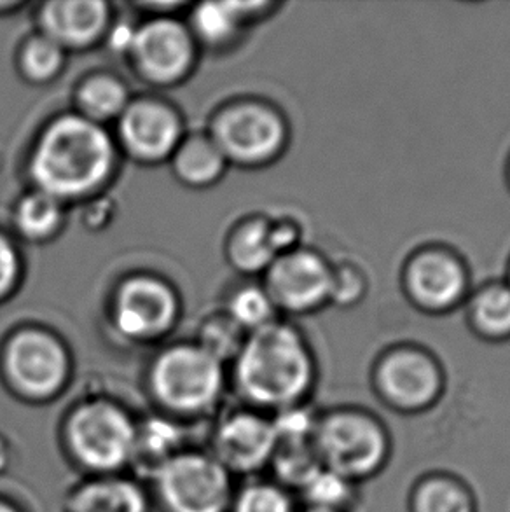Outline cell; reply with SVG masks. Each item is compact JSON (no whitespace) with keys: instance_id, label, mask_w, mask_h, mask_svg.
I'll return each mask as SVG.
<instances>
[{"instance_id":"cell-1","label":"cell","mask_w":510,"mask_h":512,"mask_svg":"<svg viewBox=\"0 0 510 512\" xmlns=\"http://www.w3.org/2000/svg\"><path fill=\"white\" fill-rule=\"evenodd\" d=\"M116 161L118 146L105 126L72 112L51 119L37 135L28 175L34 189L56 200H86L109 184Z\"/></svg>"},{"instance_id":"cell-2","label":"cell","mask_w":510,"mask_h":512,"mask_svg":"<svg viewBox=\"0 0 510 512\" xmlns=\"http://www.w3.org/2000/svg\"><path fill=\"white\" fill-rule=\"evenodd\" d=\"M235 378L249 401L264 408L301 404L317 380V359L303 331L275 320L247 334L236 353Z\"/></svg>"},{"instance_id":"cell-3","label":"cell","mask_w":510,"mask_h":512,"mask_svg":"<svg viewBox=\"0 0 510 512\" xmlns=\"http://www.w3.org/2000/svg\"><path fill=\"white\" fill-rule=\"evenodd\" d=\"M399 284L407 303L428 317H446L460 310L474 289L467 259L442 242L414 247L400 266Z\"/></svg>"},{"instance_id":"cell-4","label":"cell","mask_w":510,"mask_h":512,"mask_svg":"<svg viewBox=\"0 0 510 512\" xmlns=\"http://www.w3.org/2000/svg\"><path fill=\"white\" fill-rule=\"evenodd\" d=\"M210 139L228 163L268 167L282 158L290 142L289 121L278 107L257 98L238 100L215 114Z\"/></svg>"},{"instance_id":"cell-5","label":"cell","mask_w":510,"mask_h":512,"mask_svg":"<svg viewBox=\"0 0 510 512\" xmlns=\"http://www.w3.org/2000/svg\"><path fill=\"white\" fill-rule=\"evenodd\" d=\"M313 450L325 469L348 481L366 478L385 460V432L373 416L341 409L318 420Z\"/></svg>"},{"instance_id":"cell-6","label":"cell","mask_w":510,"mask_h":512,"mask_svg":"<svg viewBox=\"0 0 510 512\" xmlns=\"http://www.w3.org/2000/svg\"><path fill=\"white\" fill-rule=\"evenodd\" d=\"M373 385L381 399L399 411H421L439 401L446 374L441 360L411 341L386 346L373 366Z\"/></svg>"},{"instance_id":"cell-7","label":"cell","mask_w":510,"mask_h":512,"mask_svg":"<svg viewBox=\"0 0 510 512\" xmlns=\"http://www.w3.org/2000/svg\"><path fill=\"white\" fill-rule=\"evenodd\" d=\"M222 362L198 345H177L159 353L151 369L152 392L168 408L200 411L222 390Z\"/></svg>"},{"instance_id":"cell-8","label":"cell","mask_w":510,"mask_h":512,"mask_svg":"<svg viewBox=\"0 0 510 512\" xmlns=\"http://www.w3.org/2000/svg\"><path fill=\"white\" fill-rule=\"evenodd\" d=\"M331 285V259L304 245L276 257L262 282L278 313L294 317L313 315L331 305Z\"/></svg>"},{"instance_id":"cell-9","label":"cell","mask_w":510,"mask_h":512,"mask_svg":"<svg viewBox=\"0 0 510 512\" xmlns=\"http://www.w3.org/2000/svg\"><path fill=\"white\" fill-rule=\"evenodd\" d=\"M196 49L186 23L175 16H156L138 25L128 58L144 81L168 88L186 81L193 72Z\"/></svg>"},{"instance_id":"cell-10","label":"cell","mask_w":510,"mask_h":512,"mask_svg":"<svg viewBox=\"0 0 510 512\" xmlns=\"http://www.w3.org/2000/svg\"><path fill=\"white\" fill-rule=\"evenodd\" d=\"M69 439L84 464L112 471L133 458L137 427L116 404L88 402L70 418Z\"/></svg>"},{"instance_id":"cell-11","label":"cell","mask_w":510,"mask_h":512,"mask_svg":"<svg viewBox=\"0 0 510 512\" xmlns=\"http://www.w3.org/2000/svg\"><path fill=\"white\" fill-rule=\"evenodd\" d=\"M159 493L173 512H224L231 500L228 469L200 453H182L158 472Z\"/></svg>"},{"instance_id":"cell-12","label":"cell","mask_w":510,"mask_h":512,"mask_svg":"<svg viewBox=\"0 0 510 512\" xmlns=\"http://www.w3.org/2000/svg\"><path fill=\"white\" fill-rule=\"evenodd\" d=\"M7 378L21 394L48 397L69 376V353L55 334L28 327L14 333L2 352Z\"/></svg>"},{"instance_id":"cell-13","label":"cell","mask_w":510,"mask_h":512,"mask_svg":"<svg viewBox=\"0 0 510 512\" xmlns=\"http://www.w3.org/2000/svg\"><path fill=\"white\" fill-rule=\"evenodd\" d=\"M177 317V294L161 278H128L112 299V324L128 340H158L172 331Z\"/></svg>"},{"instance_id":"cell-14","label":"cell","mask_w":510,"mask_h":512,"mask_svg":"<svg viewBox=\"0 0 510 512\" xmlns=\"http://www.w3.org/2000/svg\"><path fill=\"white\" fill-rule=\"evenodd\" d=\"M116 123L119 146L131 160L144 165L170 160L184 139L179 112L158 98L131 100Z\"/></svg>"},{"instance_id":"cell-15","label":"cell","mask_w":510,"mask_h":512,"mask_svg":"<svg viewBox=\"0 0 510 512\" xmlns=\"http://www.w3.org/2000/svg\"><path fill=\"white\" fill-rule=\"evenodd\" d=\"M39 34L65 51H83L105 39L112 25L111 6L102 0H53L37 13Z\"/></svg>"},{"instance_id":"cell-16","label":"cell","mask_w":510,"mask_h":512,"mask_svg":"<svg viewBox=\"0 0 510 512\" xmlns=\"http://www.w3.org/2000/svg\"><path fill=\"white\" fill-rule=\"evenodd\" d=\"M278 450L273 423L252 413H238L224 420L217 432L219 462L238 471H254Z\"/></svg>"},{"instance_id":"cell-17","label":"cell","mask_w":510,"mask_h":512,"mask_svg":"<svg viewBox=\"0 0 510 512\" xmlns=\"http://www.w3.org/2000/svg\"><path fill=\"white\" fill-rule=\"evenodd\" d=\"M465 322L477 340L500 345L510 341V287L504 278L472 289L463 305Z\"/></svg>"},{"instance_id":"cell-18","label":"cell","mask_w":510,"mask_h":512,"mask_svg":"<svg viewBox=\"0 0 510 512\" xmlns=\"http://www.w3.org/2000/svg\"><path fill=\"white\" fill-rule=\"evenodd\" d=\"M168 161L172 163L173 175L184 186L196 189L214 186L222 179L229 165L208 133L184 137Z\"/></svg>"},{"instance_id":"cell-19","label":"cell","mask_w":510,"mask_h":512,"mask_svg":"<svg viewBox=\"0 0 510 512\" xmlns=\"http://www.w3.org/2000/svg\"><path fill=\"white\" fill-rule=\"evenodd\" d=\"M271 242V219L254 215L240 222L229 235L228 259L243 275H264L276 259Z\"/></svg>"},{"instance_id":"cell-20","label":"cell","mask_w":510,"mask_h":512,"mask_svg":"<svg viewBox=\"0 0 510 512\" xmlns=\"http://www.w3.org/2000/svg\"><path fill=\"white\" fill-rule=\"evenodd\" d=\"M130 102L126 84L104 72L86 77L76 91L77 114L100 126L118 121Z\"/></svg>"},{"instance_id":"cell-21","label":"cell","mask_w":510,"mask_h":512,"mask_svg":"<svg viewBox=\"0 0 510 512\" xmlns=\"http://www.w3.org/2000/svg\"><path fill=\"white\" fill-rule=\"evenodd\" d=\"M63 224L65 203L39 189L21 196L13 210L14 229L27 242H49L62 231Z\"/></svg>"},{"instance_id":"cell-22","label":"cell","mask_w":510,"mask_h":512,"mask_svg":"<svg viewBox=\"0 0 510 512\" xmlns=\"http://www.w3.org/2000/svg\"><path fill=\"white\" fill-rule=\"evenodd\" d=\"M187 27L198 46L221 51L233 46L247 25L235 2H203L193 7Z\"/></svg>"},{"instance_id":"cell-23","label":"cell","mask_w":510,"mask_h":512,"mask_svg":"<svg viewBox=\"0 0 510 512\" xmlns=\"http://www.w3.org/2000/svg\"><path fill=\"white\" fill-rule=\"evenodd\" d=\"M144 511V495L137 486L123 479H102L83 486L72 502V512Z\"/></svg>"},{"instance_id":"cell-24","label":"cell","mask_w":510,"mask_h":512,"mask_svg":"<svg viewBox=\"0 0 510 512\" xmlns=\"http://www.w3.org/2000/svg\"><path fill=\"white\" fill-rule=\"evenodd\" d=\"M67 60V51L46 35L35 34L23 42L18 55L21 76L32 84H48L60 76Z\"/></svg>"},{"instance_id":"cell-25","label":"cell","mask_w":510,"mask_h":512,"mask_svg":"<svg viewBox=\"0 0 510 512\" xmlns=\"http://www.w3.org/2000/svg\"><path fill=\"white\" fill-rule=\"evenodd\" d=\"M229 319L243 333H254L278 320V310L262 285H243L233 292L228 303Z\"/></svg>"},{"instance_id":"cell-26","label":"cell","mask_w":510,"mask_h":512,"mask_svg":"<svg viewBox=\"0 0 510 512\" xmlns=\"http://www.w3.org/2000/svg\"><path fill=\"white\" fill-rule=\"evenodd\" d=\"M371 280L366 268L352 259L332 263L331 305L352 310L366 301Z\"/></svg>"},{"instance_id":"cell-27","label":"cell","mask_w":510,"mask_h":512,"mask_svg":"<svg viewBox=\"0 0 510 512\" xmlns=\"http://www.w3.org/2000/svg\"><path fill=\"white\" fill-rule=\"evenodd\" d=\"M414 512H474L469 493L444 478L430 479L414 497Z\"/></svg>"},{"instance_id":"cell-28","label":"cell","mask_w":510,"mask_h":512,"mask_svg":"<svg viewBox=\"0 0 510 512\" xmlns=\"http://www.w3.org/2000/svg\"><path fill=\"white\" fill-rule=\"evenodd\" d=\"M301 488L315 509L341 512L350 499V481L325 467H318Z\"/></svg>"},{"instance_id":"cell-29","label":"cell","mask_w":510,"mask_h":512,"mask_svg":"<svg viewBox=\"0 0 510 512\" xmlns=\"http://www.w3.org/2000/svg\"><path fill=\"white\" fill-rule=\"evenodd\" d=\"M179 443V432L173 429L172 425L165 422L147 423L142 432L137 429V441H135V450L133 457L140 455L144 460V464H152L158 462L156 472L170 462L175 455L172 451Z\"/></svg>"},{"instance_id":"cell-30","label":"cell","mask_w":510,"mask_h":512,"mask_svg":"<svg viewBox=\"0 0 510 512\" xmlns=\"http://www.w3.org/2000/svg\"><path fill=\"white\" fill-rule=\"evenodd\" d=\"M243 331L240 327L236 326L233 320L229 319L228 315H221V317H212L208 319L203 327H201L200 343L203 350L212 353L215 359L224 360L228 359L229 355H235L238 350L242 348Z\"/></svg>"},{"instance_id":"cell-31","label":"cell","mask_w":510,"mask_h":512,"mask_svg":"<svg viewBox=\"0 0 510 512\" xmlns=\"http://www.w3.org/2000/svg\"><path fill=\"white\" fill-rule=\"evenodd\" d=\"M235 512H292L289 495L275 485H252L245 488Z\"/></svg>"},{"instance_id":"cell-32","label":"cell","mask_w":510,"mask_h":512,"mask_svg":"<svg viewBox=\"0 0 510 512\" xmlns=\"http://www.w3.org/2000/svg\"><path fill=\"white\" fill-rule=\"evenodd\" d=\"M20 277V254L11 238L0 233V301L9 298L16 291Z\"/></svg>"},{"instance_id":"cell-33","label":"cell","mask_w":510,"mask_h":512,"mask_svg":"<svg viewBox=\"0 0 510 512\" xmlns=\"http://www.w3.org/2000/svg\"><path fill=\"white\" fill-rule=\"evenodd\" d=\"M271 242L276 256L299 249L303 247V226L292 217L271 219Z\"/></svg>"},{"instance_id":"cell-34","label":"cell","mask_w":510,"mask_h":512,"mask_svg":"<svg viewBox=\"0 0 510 512\" xmlns=\"http://www.w3.org/2000/svg\"><path fill=\"white\" fill-rule=\"evenodd\" d=\"M135 32H137V27H133L126 21L112 23L109 32L105 35V41L109 44V49H112L116 55L130 56L133 42H135Z\"/></svg>"},{"instance_id":"cell-35","label":"cell","mask_w":510,"mask_h":512,"mask_svg":"<svg viewBox=\"0 0 510 512\" xmlns=\"http://www.w3.org/2000/svg\"><path fill=\"white\" fill-rule=\"evenodd\" d=\"M21 7H25L23 2H0V16L2 14L14 13V11H18Z\"/></svg>"},{"instance_id":"cell-36","label":"cell","mask_w":510,"mask_h":512,"mask_svg":"<svg viewBox=\"0 0 510 512\" xmlns=\"http://www.w3.org/2000/svg\"><path fill=\"white\" fill-rule=\"evenodd\" d=\"M505 182H507V187H509L510 191V154L507 161H505Z\"/></svg>"},{"instance_id":"cell-37","label":"cell","mask_w":510,"mask_h":512,"mask_svg":"<svg viewBox=\"0 0 510 512\" xmlns=\"http://www.w3.org/2000/svg\"><path fill=\"white\" fill-rule=\"evenodd\" d=\"M504 280H505V282H507V284H509V287H510V257H509V261H507V268H505Z\"/></svg>"},{"instance_id":"cell-38","label":"cell","mask_w":510,"mask_h":512,"mask_svg":"<svg viewBox=\"0 0 510 512\" xmlns=\"http://www.w3.org/2000/svg\"><path fill=\"white\" fill-rule=\"evenodd\" d=\"M0 512H16L13 507L7 506L4 502H0Z\"/></svg>"},{"instance_id":"cell-39","label":"cell","mask_w":510,"mask_h":512,"mask_svg":"<svg viewBox=\"0 0 510 512\" xmlns=\"http://www.w3.org/2000/svg\"><path fill=\"white\" fill-rule=\"evenodd\" d=\"M306 512H339V511H327V509H315V507H310Z\"/></svg>"}]
</instances>
